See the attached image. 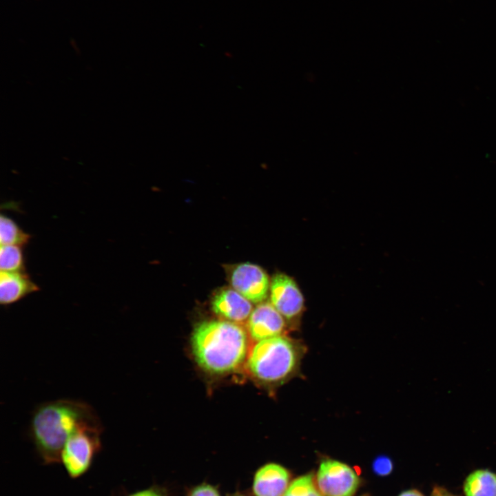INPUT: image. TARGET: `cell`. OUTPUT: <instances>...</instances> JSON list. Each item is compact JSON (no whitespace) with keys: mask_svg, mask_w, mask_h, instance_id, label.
I'll list each match as a JSON object with an SVG mask.
<instances>
[{"mask_svg":"<svg viewBox=\"0 0 496 496\" xmlns=\"http://www.w3.org/2000/svg\"><path fill=\"white\" fill-rule=\"evenodd\" d=\"M289 473L277 464H267L256 472L253 484L256 496H283L289 486Z\"/></svg>","mask_w":496,"mask_h":496,"instance_id":"30bf717a","label":"cell"},{"mask_svg":"<svg viewBox=\"0 0 496 496\" xmlns=\"http://www.w3.org/2000/svg\"><path fill=\"white\" fill-rule=\"evenodd\" d=\"M191 344L197 364L213 374L237 369L245 361L248 348L245 331L237 323L224 320L200 322L193 331Z\"/></svg>","mask_w":496,"mask_h":496,"instance_id":"7a4b0ae2","label":"cell"},{"mask_svg":"<svg viewBox=\"0 0 496 496\" xmlns=\"http://www.w3.org/2000/svg\"><path fill=\"white\" fill-rule=\"evenodd\" d=\"M39 290V286L32 281L25 271H1L0 302L2 305L13 304Z\"/></svg>","mask_w":496,"mask_h":496,"instance_id":"8fae6325","label":"cell"},{"mask_svg":"<svg viewBox=\"0 0 496 496\" xmlns=\"http://www.w3.org/2000/svg\"><path fill=\"white\" fill-rule=\"evenodd\" d=\"M30 238V236L22 230L12 218L1 214V245H12L22 247L29 242Z\"/></svg>","mask_w":496,"mask_h":496,"instance_id":"4fadbf2b","label":"cell"},{"mask_svg":"<svg viewBox=\"0 0 496 496\" xmlns=\"http://www.w3.org/2000/svg\"><path fill=\"white\" fill-rule=\"evenodd\" d=\"M304 349L283 335L258 341L249 354L247 369L262 382L280 384L298 372Z\"/></svg>","mask_w":496,"mask_h":496,"instance_id":"3957f363","label":"cell"},{"mask_svg":"<svg viewBox=\"0 0 496 496\" xmlns=\"http://www.w3.org/2000/svg\"><path fill=\"white\" fill-rule=\"evenodd\" d=\"M103 430L101 423L84 425L67 440L61 453L60 462L70 477L78 478L90 468L101 448Z\"/></svg>","mask_w":496,"mask_h":496,"instance_id":"277c9868","label":"cell"},{"mask_svg":"<svg viewBox=\"0 0 496 496\" xmlns=\"http://www.w3.org/2000/svg\"><path fill=\"white\" fill-rule=\"evenodd\" d=\"M399 496H424L417 489H410L402 492Z\"/></svg>","mask_w":496,"mask_h":496,"instance_id":"ffe728a7","label":"cell"},{"mask_svg":"<svg viewBox=\"0 0 496 496\" xmlns=\"http://www.w3.org/2000/svg\"><path fill=\"white\" fill-rule=\"evenodd\" d=\"M393 466L391 459L384 455L376 457L372 464L373 472L380 476H386L390 474Z\"/></svg>","mask_w":496,"mask_h":496,"instance_id":"2e32d148","label":"cell"},{"mask_svg":"<svg viewBox=\"0 0 496 496\" xmlns=\"http://www.w3.org/2000/svg\"><path fill=\"white\" fill-rule=\"evenodd\" d=\"M283 496H323L311 474L295 479L289 485Z\"/></svg>","mask_w":496,"mask_h":496,"instance_id":"9a60e30c","label":"cell"},{"mask_svg":"<svg viewBox=\"0 0 496 496\" xmlns=\"http://www.w3.org/2000/svg\"><path fill=\"white\" fill-rule=\"evenodd\" d=\"M229 283L251 303L259 304L267 298L271 280L266 271L251 262L225 266Z\"/></svg>","mask_w":496,"mask_h":496,"instance_id":"5b68a950","label":"cell"},{"mask_svg":"<svg viewBox=\"0 0 496 496\" xmlns=\"http://www.w3.org/2000/svg\"><path fill=\"white\" fill-rule=\"evenodd\" d=\"M211 306L216 315L234 323L248 320L254 309L252 303L232 287L216 291L211 300Z\"/></svg>","mask_w":496,"mask_h":496,"instance_id":"9c48e42d","label":"cell"},{"mask_svg":"<svg viewBox=\"0 0 496 496\" xmlns=\"http://www.w3.org/2000/svg\"><path fill=\"white\" fill-rule=\"evenodd\" d=\"M323 496H353L360 484L356 473L348 465L333 459L322 462L316 476Z\"/></svg>","mask_w":496,"mask_h":496,"instance_id":"52a82bcc","label":"cell"},{"mask_svg":"<svg viewBox=\"0 0 496 496\" xmlns=\"http://www.w3.org/2000/svg\"><path fill=\"white\" fill-rule=\"evenodd\" d=\"M431 496H459V495H457L451 492L449 490H448L446 488H445L442 486L435 484L432 488Z\"/></svg>","mask_w":496,"mask_h":496,"instance_id":"d6986e66","label":"cell"},{"mask_svg":"<svg viewBox=\"0 0 496 496\" xmlns=\"http://www.w3.org/2000/svg\"><path fill=\"white\" fill-rule=\"evenodd\" d=\"M0 269L6 272H25V259L21 246L1 245Z\"/></svg>","mask_w":496,"mask_h":496,"instance_id":"5bb4252c","label":"cell"},{"mask_svg":"<svg viewBox=\"0 0 496 496\" xmlns=\"http://www.w3.org/2000/svg\"><path fill=\"white\" fill-rule=\"evenodd\" d=\"M464 496H496V472L488 468H476L464 478Z\"/></svg>","mask_w":496,"mask_h":496,"instance_id":"7c38bea8","label":"cell"},{"mask_svg":"<svg viewBox=\"0 0 496 496\" xmlns=\"http://www.w3.org/2000/svg\"><path fill=\"white\" fill-rule=\"evenodd\" d=\"M287 323L271 302H262L254 308L247 320L248 333L254 340L258 342L283 335Z\"/></svg>","mask_w":496,"mask_h":496,"instance_id":"ba28073f","label":"cell"},{"mask_svg":"<svg viewBox=\"0 0 496 496\" xmlns=\"http://www.w3.org/2000/svg\"><path fill=\"white\" fill-rule=\"evenodd\" d=\"M126 496H163L162 492L156 488H149L134 493Z\"/></svg>","mask_w":496,"mask_h":496,"instance_id":"ac0fdd59","label":"cell"},{"mask_svg":"<svg viewBox=\"0 0 496 496\" xmlns=\"http://www.w3.org/2000/svg\"><path fill=\"white\" fill-rule=\"evenodd\" d=\"M237 496H242V495H237Z\"/></svg>","mask_w":496,"mask_h":496,"instance_id":"44dd1931","label":"cell"},{"mask_svg":"<svg viewBox=\"0 0 496 496\" xmlns=\"http://www.w3.org/2000/svg\"><path fill=\"white\" fill-rule=\"evenodd\" d=\"M270 302L291 325L297 324L304 308V297L296 281L283 273L273 276Z\"/></svg>","mask_w":496,"mask_h":496,"instance_id":"8992f818","label":"cell"},{"mask_svg":"<svg viewBox=\"0 0 496 496\" xmlns=\"http://www.w3.org/2000/svg\"><path fill=\"white\" fill-rule=\"evenodd\" d=\"M101 423L93 408L74 400L61 399L39 404L30 422V436L45 464L60 462L62 448L79 427Z\"/></svg>","mask_w":496,"mask_h":496,"instance_id":"6da1fadb","label":"cell"},{"mask_svg":"<svg viewBox=\"0 0 496 496\" xmlns=\"http://www.w3.org/2000/svg\"><path fill=\"white\" fill-rule=\"evenodd\" d=\"M189 496H220V495L214 487L203 484L194 488Z\"/></svg>","mask_w":496,"mask_h":496,"instance_id":"e0dca14e","label":"cell"}]
</instances>
